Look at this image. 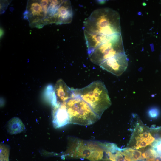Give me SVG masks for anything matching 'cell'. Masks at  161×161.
I'll list each match as a JSON object with an SVG mask.
<instances>
[{
	"mask_svg": "<svg viewBox=\"0 0 161 161\" xmlns=\"http://www.w3.org/2000/svg\"><path fill=\"white\" fill-rule=\"evenodd\" d=\"M151 148L155 154V157H161V138L155 139L151 144Z\"/></svg>",
	"mask_w": 161,
	"mask_h": 161,
	"instance_id": "cell-15",
	"label": "cell"
},
{
	"mask_svg": "<svg viewBox=\"0 0 161 161\" xmlns=\"http://www.w3.org/2000/svg\"><path fill=\"white\" fill-rule=\"evenodd\" d=\"M23 18L27 20L32 27L42 28L46 17L40 0H28Z\"/></svg>",
	"mask_w": 161,
	"mask_h": 161,
	"instance_id": "cell-6",
	"label": "cell"
},
{
	"mask_svg": "<svg viewBox=\"0 0 161 161\" xmlns=\"http://www.w3.org/2000/svg\"><path fill=\"white\" fill-rule=\"evenodd\" d=\"M120 152L127 161H139L142 160L141 151L131 148L121 149Z\"/></svg>",
	"mask_w": 161,
	"mask_h": 161,
	"instance_id": "cell-14",
	"label": "cell"
},
{
	"mask_svg": "<svg viewBox=\"0 0 161 161\" xmlns=\"http://www.w3.org/2000/svg\"><path fill=\"white\" fill-rule=\"evenodd\" d=\"M128 64V59L124 52L106 60L99 66L103 69L119 76L126 71Z\"/></svg>",
	"mask_w": 161,
	"mask_h": 161,
	"instance_id": "cell-7",
	"label": "cell"
},
{
	"mask_svg": "<svg viewBox=\"0 0 161 161\" xmlns=\"http://www.w3.org/2000/svg\"><path fill=\"white\" fill-rule=\"evenodd\" d=\"M106 150L105 143L73 138L67 151V154L73 158L98 161L104 157L106 160Z\"/></svg>",
	"mask_w": 161,
	"mask_h": 161,
	"instance_id": "cell-3",
	"label": "cell"
},
{
	"mask_svg": "<svg viewBox=\"0 0 161 161\" xmlns=\"http://www.w3.org/2000/svg\"><path fill=\"white\" fill-rule=\"evenodd\" d=\"M8 4V1H0L1 13L3 12L4 11L9 4Z\"/></svg>",
	"mask_w": 161,
	"mask_h": 161,
	"instance_id": "cell-18",
	"label": "cell"
},
{
	"mask_svg": "<svg viewBox=\"0 0 161 161\" xmlns=\"http://www.w3.org/2000/svg\"><path fill=\"white\" fill-rule=\"evenodd\" d=\"M25 129L24 126L18 118L14 117L11 119L7 125V130L11 134H15L21 132Z\"/></svg>",
	"mask_w": 161,
	"mask_h": 161,
	"instance_id": "cell-13",
	"label": "cell"
},
{
	"mask_svg": "<svg viewBox=\"0 0 161 161\" xmlns=\"http://www.w3.org/2000/svg\"><path fill=\"white\" fill-rule=\"evenodd\" d=\"M65 103L53 107L52 112L53 124L55 128H60L69 123V117L66 109Z\"/></svg>",
	"mask_w": 161,
	"mask_h": 161,
	"instance_id": "cell-10",
	"label": "cell"
},
{
	"mask_svg": "<svg viewBox=\"0 0 161 161\" xmlns=\"http://www.w3.org/2000/svg\"></svg>",
	"mask_w": 161,
	"mask_h": 161,
	"instance_id": "cell-22",
	"label": "cell"
},
{
	"mask_svg": "<svg viewBox=\"0 0 161 161\" xmlns=\"http://www.w3.org/2000/svg\"><path fill=\"white\" fill-rule=\"evenodd\" d=\"M133 138L135 143L133 148L137 150L151 145L155 140L144 126H140L138 123L134 129Z\"/></svg>",
	"mask_w": 161,
	"mask_h": 161,
	"instance_id": "cell-8",
	"label": "cell"
},
{
	"mask_svg": "<svg viewBox=\"0 0 161 161\" xmlns=\"http://www.w3.org/2000/svg\"><path fill=\"white\" fill-rule=\"evenodd\" d=\"M87 53L90 55L99 46L108 40L111 35L89 34L84 32Z\"/></svg>",
	"mask_w": 161,
	"mask_h": 161,
	"instance_id": "cell-12",
	"label": "cell"
},
{
	"mask_svg": "<svg viewBox=\"0 0 161 161\" xmlns=\"http://www.w3.org/2000/svg\"><path fill=\"white\" fill-rule=\"evenodd\" d=\"M73 18V12L69 0H63L52 18V23L56 24H69Z\"/></svg>",
	"mask_w": 161,
	"mask_h": 161,
	"instance_id": "cell-9",
	"label": "cell"
},
{
	"mask_svg": "<svg viewBox=\"0 0 161 161\" xmlns=\"http://www.w3.org/2000/svg\"><path fill=\"white\" fill-rule=\"evenodd\" d=\"M144 161V160H140V161Z\"/></svg>",
	"mask_w": 161,
	"mask_h": 161,
	"instance_id": "cell-21",
	"label": "cell"
},
{
	"mask_svg": "<svg viewBox=\"0 0 161 161\" xmlns=\"http://www.w3.org/2000/svg\"><path fill=\"white\" fill-rule=\"evenodd\" d=\"M124 52L121 35L116 34L111 35L89 56L93 63L99 65L106 60Z\"/></svg>",
	"mask_w": 161,
	"mask_h": 161,
	"instance_id": "cell-5",
	"label": "cell"
},
{
	"mask_svg": "<svg viewBox=\"0 0 161 161\" xmlns=\"http://www.w3.org/2000/svg\"><path fill=\"white\" fill-rule=\"evenodd\" d=\"M4 30L3 28L1 27L0 28V38H1L4 34Z\"/></svg>",
	"mask_w": 161,
	"mask_h": 161,
	"instance_id": "cell-20",
	"label": "cell"
},
{
	"mask_svg": "<svg viewBox=\"0 0 161 161\" xmlns=\"http://www.w3.org/2000/svg\"><path fill=\"white\" fill-rule=\"evenodd\" d=\"M84 32L89 34L111 35L121 34L120 16L110 8L96 9L83 22Z\"/></svg>",
	"mask_w": 161,
	"mask_h": 161,
	"instance_id": "cell-1",
	"label": "cell"
},
{
	"mask_svg": "<svg viewBox=\"0 0 161 161\" xmlns=\"http://www.w3.org/2000/svg\"><path fill=\"white\" fill-rule=\"evenodd\" d=\"M54 90L57 105L66 103L72 97V88L69 87L61 79L57 81Z\"/></svg>",
	"mask_w": 161,
	"mask_h": 161,
	"instance_id": "cell-11",
	"label": "cell"
},
{
	"mask_svg": "<svg viewBox=\"0 0 161 161\" xmlns=\"http://www.w3.org/2000/svg\"><path fill=\"white\" fill-rule=\"evenodd\" d=\"M78 97L86 103L100 118L111 105L108 92L104 83L93 81L81 89L72 88V97Z\"/></svg>",
	"mask_w": 161,
	"mask_h": 161,
	"instance_id": "cell-2",
	"label": "cell"
},
{
	"mask_svg": "<svg viewBox=\"0 0 161 161\" xmlns=\"http://www.w3.org/2000/svg\"><path fill=\"white\" fill-rule=\"evenodd\" d=\"M69 123L84 126L90 125L100 118L89 105L80 98L72 97L65 103Z\"/></svg>",
	"mask_w": 161,
	"mask_h": 161,
	"instance_id": "cell-4",
	"label": "cell"
},
{
	"mask_svg": "<svg viewBox=\"0 0 161 161\" xmlns=\"http://www.w3.org/2000/svg\"><path fill=\"white\" fill-rule=\"evenodd\" d=\"M145 161H161V157H157L145 160Z\"/></svg>",
	"mask_w": 161,
	"mask_h": 161,
	"instance_id": "cell-19",
	"label": "cell"
},
{
	"mask_svg": "<svg viewBox=\"0 0 161 161\" xmlns=\"http://www.w3.org/2000/svg\"><path fill=\"white\" fill-rule=\"evenodd\" d=\"M155 157L154 153L151 148L145 151L142 154V160L145 161Z\"/></svg>",
	"mask_w": 161,
	"mask_h": 161,
	"instance_id": "cell-17",
	"label": "cell"
},
{
	"mask_svg": "<svg viewBox=\"0 0 161 161\" xmlns=\"http://www.w3.org/2000/svg\"><path fill=\"white\" fill-rule=\"evenodd\" d=\"M160 111L157 107H152L148 109V115L151 118L154 119L157 118L160 115Z\"/></svg>",
	"mask_w": 161,
	"mask_h": 161,
	"instance_id": "cell-16",
	"label": "cell"
}]
</instances>
